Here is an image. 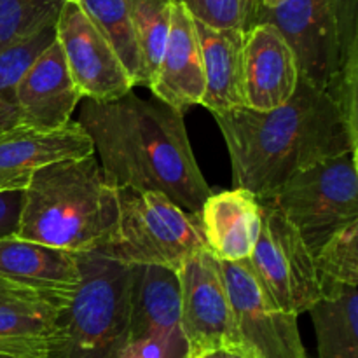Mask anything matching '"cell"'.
Masks as SVG:
<instances>
[{
	"mask_svg": "<svg viewBox=\"0 0 358 358\" xmlns=\"http://www.w3.org/2000/svg\"><path fill=\"white\" fill-rule=\"evenodd\" d=\"M77 122L115 191L161 192L191 215L213 192L196 163L184 114L163 101L133 91L117 100H84Z\"/></svg>",
	"mask_w": 358,
	"mask_h": 358,
	"instance_id": "6da1fadb",
	"label": "cell"
},
{
	"mask_svg": "<svg viewBox=\"0 0 358 358\" xmlns=\"http://www.w3.org/2000/svg\"><path fill=\"white\" fill-rule=\"evenodd\" d=\"M213 117L229 152L234 187L261 201L271 199L297 171L358 150L327 91L301 77L282 107L269 112L241 108Z\"/></svg>",
	"mask_w": 358,
	"mask_h": 358,
	"instance_id": "7a4b0ae2",
	"label": "cell"
},
{
	"mask_svg": "<svg viewBox=\"0 0 358 358\" xmlns=\"http://www.w3.org/2000/svg\"><path fill=\"white\" fill-rule=\"evenodd\" d=\"M119 220L117 191L96 156L59 161L34 175L23 191L14 236L73 254L100 252Z\"/></svg>",
	"mask_w": 358,
	"mask_h": 358,
	"instance_id": "3957f363",
	"label": "cell"
},
{
	"mask_svg": "<svg viewBox=\"0 0 358 358\" xmlns=\"http://www.w3.org/2000/svg\"><path fill=\"white\" fill-rule=\"evenodd\" d=\"M83 282L58 313V341L48 358H121L129 338L136 266L98 252L79 254Z\"/></svg>",
	"mask_w": 358,
	"mask_h": 358,
	"instance_id": "277c9868",
	"label": "cell"
},
{
	"mask_svg": "<svg viewBox=\"0 0 358 358\" xmlns=\"http://www.w3.org/2000/svg\"><path fill=\"white\" fill-rule=\"evenodd\" d=\"M119 220L98 254L124 266H159L178 271L206 243L198 215L184 212L161 192L119 189Z\"/></svg>",
	"mask_w": 358,
	"mask_h": 358,
	"instance_id": "5b68a950",
	"label": "cell"
},
{
	"mask_svg": "<svg viewBox=\"0 0 358 358\" xmlns=\"http://www.w3.org/2000/svg\"><path fill=\"white\" fill-rule=\"evenodd\" d=\"M357 164V154L346 150L297 171L269 199L313 254L332 233L358 220Z\"/></svg>",
	"mask_w": 358,
	"mask_h": 358,
	"instance_id": "8992f818",
	"label": "cell"
},
{
	"mask_svg": "<svg viewBox=\"0 0 358 358\" xmlns=\"http://www.w3.org/2000/svg\"><path fill=\"white\" fill-rule=\"evenodd\" d=\"M261 212V233L247 259L248 266L283 311L294 315L310 311L320 299L313 252L269 199H262Z\"/></svg>",
	"mask_w": 358,
	"mask_h": 358,
	"instance_id": "52a82bcc",
	"label": "cell"
},
{
	"mask_svg": "<svg viewBox=\"0 0 358 358\" xmlns=\"http://www.w3.org/2000/svg\"><path fill=\"white\" fill-rule=\"evenodd\" d=\"M229 296L240 358H308L297 327V315L271 299L247 259L220 262Z\"/></svg>",
	"mask_w": 358,
	"mask_h": 358,
	"instance_id": "ba28073f",
	"label": "cell"
},
{
	"mask_svg": "<svg viewBox=\"0 0 358 358\" xmlns=\"http://www.w3.org/2000/svg\"><path fill=\"white\" fill-rule=\"evenodd\" d=\"M177 276L187 357L199 358L215 352L236 355V327L220 261L205 248L189 257L178 268Z\"/></svg>",
	"mask_w": 358,
	"mask_h": 358,
	"instance_id": "9c48e42d",
	"label": "cell"
},
{
	"mask_svg": "<svg viewBox=\"0 0 358 358\" xmlns=\"http://www.w3.org/2000/svg\"><path fill=\"white\" fill-rule=\"evenodd\" d=\"M269 23L296 56L299 77L327 91L339 69V44L332 0H285L268 9L259 3L255 24Z\"/></svg>",
	"mask_w": 358,
	"mask_h": 358,
	"instance_id": "30bf717a",
	"label": "cell"
},
{
	"mask_svg": "<svg viewBox=\"0 0 358 358\" xmlns=\"http://www.w3.org/2000/svg\"><path fill=\"white\" fill-rule=\"evenodd\" d=\"M56 41L84 100H117L135 87L121 59L79 3L63 6L56 23Z\"/></svg>",
	"mask_w": 358,
	"mask_h": 358,
	"instance_id": "8fae6325",
	"label": "cell"
},
{
	"mask_svg": "<svg viewBox=\"0 0 358 358\" xmlns=\"http://www.w3.org/2000/svg\"><path fill=\"white\" fill-rule=\"evenodd\" d=\"M0 280L34 294L56 311L72 304L83 271L79 254L14 236L0 238Z\"/></svg>",
	"mask_w": 358,
	"mask_h": 358,
	"instance_id": "7c38bea8",
	"label": "cell"
},
{
	"mask_svg": "<svg viewBox=\"0 0 358 358\" xmlns=\"http://www.w3.org/2000/svg\"><path fill=\"white\" fill-rule=\"evenodd\" d=\"M93 154V142L77 121L55 129L14 126L0 133V192H23L42 168Z\"/></svg>",
	"mask_w": 358,
	"mask_h": 358,
	"instance_id": "4fadbf2b",
	"label": "cell"
},
{
	"mask_svg": "<svg viewBox=\"0 0 358 358\" xmlns=\"http://www.w3.org/2000/svg\"><path fill=\"white\" fill-rule=\"evenodd\" d=\"M83 100L55 38L34 59L16 86L20 122L42 129L62 128Z\"/></svg>",
	"mask_w": 358,
	"mask_h": 358,
	"instance_id": "5bb4252c",
	"label": "cell"
},
{
	"mask_svg": "<svg viewBox=\"0 0 358 358\" xmlns=\"http://www.w3.org/2000/svg\"><path fill=\"white\" fill-rule=\"evenodd\" d=\"M299 84L296 56L278 30L257 23L245 34L247 108L269 112L292 98Z\"/></svg>",
	"mask_w": 358,
	"mask_h": 358,
	"instance_id": "9a60e30c",
	"label": "cell"
},
{
	"mask_svg": "<svg viewBox=\"0 0 358 358\" xmlns=\"http://www.w3.org/2000/svg\"><path fill=\"white\" fill-rule=\"evenodd\" d=\"M149 90L156 100L180 114L203 101L205 72L196 24L189 10L178 2L171 9L170 34Z\"/></svg>",
	"mask_w": 358,
	"mask_h": 358,
	"instance_id": "2e32d148",
	"label": "cell"
},
{
	"mask_svg": "<svg viewBox=\"0 0 358 358\" xmlns=\"http://www.w3.org/2000/svg\"><path fill=\"white\" fill-rule=\"evenodd\" d=\"M198 220L206 248L217 261H245L261 233V201L238 187L212 192L203 203Z\"/></svg>",
	"mask_w": 358,
	"mask_h": 358,
	"instance_id": "e0dca14e",
	"label": "cell"
},
{
	"mask_svg": "<svg viewBox=\"0 0 358 358\" xmlns=\"http://www.w3.org/2000/svg\"><path fill=\"white\" fill-rule=\"evenodd\" d=\"M196 24L201 49L205 94L203 107L213 115L247 108L245 98V34L241 30H213Z\"/></svg>",
	"mask_w": 358,
	"mask_h": 358,
	"instance_id": "ac0fdd59",
	"label": "cell"
},
{
	"mask_svg": "<svg viewBox=\"0 0 358 358\" xmlns=\"http://www.w3.org/2000/svg\"><path fill=\"white\" fill-rule=\"evenodd\" d=\"M185 343L180 317L177 271L159 266H136L129 315V339Z\"/></svg>",
	"mask_w": 358,
	"mask_h": 358,
	"instance_id": "d6986e66",
	"label": "cell"
},
{
	"mask_svg": "<svg viewBox=\"0 0 358 358\" xmlns=\"http://www.w3.org/2000/svg\"><path fill=\"white\" fill-rule=\"evenodd\" d=\"M58 313L45 304L0 306V357L48 358L58 341Z\"/></svg>",
	"mask_w": 358,
	"mask_h": 358,
	"instance_id": "ffe728a7",
	"label": "cell"
},
{
	"mask_svg": "<svg viewBox=\"0 0 358 358\" xmlns=\"http://www.w3.org/2000/svg\"><path fill=\"white\" fill-rule=\"evenodd\" d=\"M318 358H358V292L341 287L322 296L310 310Z\"/></svg>",
	"mask_w": 358,
	"mask_h": 358,
	"instance_id": "44dd1931",
	"label": "cell"
},
{
	"mask_svg": "<svg viewBox=\"0 0 358 358\" xmlns=\"http://www.w3.org/2000/svg\"><path fill=\"white\" fill-rule=\"evenodd\" d=\"M175 0H129V16L140 55V79L136 86L150 87L170 34Z\"/></svg>",
	"mask_w": 358,
	"mask_h": 358,
	"instance_id": "7402d4cb",
	"label": "cell"
},
{
	"mask_svg": "<svg viewBox=\"0 0 358 358\" xmlns=\"http://www.w3.org/2000/svg\"><path fill=\"white\" fill-rule=\"evenodd\" d=\"M79 7L110 44L133 86L140 79V55L129 16V0H80Z\"/></svg>",
	"mask_w": 358,
	"mask_h": 358,
	"instance_id": "603a6c76",
	"label": "cell"
},
{
	"mask_svg": "<svg viewBox=\"0 0 358 358\" xmlns=\"http://www.w3.org/2000/svg\"><path fill=\"white\" fill-rule=\"evenodd\" d=\"M320 297L358 285V220L332 233L315 252Z\"/></svg>",
	"mask_w": 358,
	"mask_h": 358,
	"instance_id": "cb8c5ba5",
	"label": "cell"
},
{
	"mask_svg": "<svg viewBox=\"0 0 358 358\" xmlns=\"http://www.w3.org/2000/svg\"><path fill=\"white\" fill-rule=\"evenodd\" d=\"M63 0H0V52L55 28Z\"/></svg>",
	"mask_w": 358,
	"mask_h": 358,
	"instance_id": "d4e9b609",
	"label": "cell"
},
{
	"mask_svg": "<svg viewBox=\"0 0 358 358\" xmlns=\"http://www.w3.org/2000/svg\"><path fill=\"white\" fill-rule=\"evenodd\" d=\"M56 38V27L0 52V133L21 124L16 86L34 59Z\"/></svg>",
	"mask_w": 358,
	"mask_h": 358,
	"instance_id": "484cf974",
	"label": "cell"
},
{
	"mask_svg": "<svg viewBox=\"0 0 358 358\" xmlns=\"http://www.w3.org/2000/svg\"><path fill=\"white\" fill-rule=\"evenodd\" d=\"M182 3L192 20L213 30L248 31L255 24L261 0H175Z\"/></svg>",
	"mask_w": 358,
	"mask_h": 358,
	"instance_id": "4316f807",
	"label": "cell"
},
{
	"mask_svg": "<svg viewBox=\"0 0 358 358\" xmlns=\"http://www.w3.org/2000/svg\"><path fill=\"white\" fill-rule=\"evenodd\" d=\"M358 52L348 56L339 65L338 72L331 79L327 86L329 96L334 101L339 115L346 126L350 138L358 145Z\"/></svg>",
	"mask_w": 358,
	"mask_h": 358,
	"instance_id": "83f0119b",
	"label": "cell"
},
{
	"mask_svg": "<svg viewBox=\"0 0 358 358\" xmlns=\"http://www.w3.org/2000/svg\"><path fill=\"white\" fill-rule=\"evenodd\" d=\"M338 28L339 65L358 52V0H332Z\"/></svg>",
	"mask_w": 358,
	"mask_h": 358,
	"instance_id": "f1b7e54d",
	"label": "cell"
},
{
	"mask_svg": "<svg viewBox=\"0 0 358 358\" xmlns=\"http://www.w3.org/2000/svg\"><path fill=\"white\" fill-rule=\"evenodd\" d=\"M187 345L185 343L164 341V339H129L122 348L121 358H185Z\"/></svg>",
	"mask_w": 358,
	"mask_h": 358,
	"instance_id": "f546056e",
	"label": "cell"
},
{
	"mask_svg": "<svg viewBox=\"0 0 358 358\" xmlns=\"http://www.w3.org/2000/svg\"><path fill=\"white\" fill-rule=\"evenodd\" d=\"M23 192H0V238L10 236L16 231Z\"/></svg>",
	"mask_w": 358,
	"mask_h": 358,
	"instance_id": "4dcf8cb0",
	"label": "cell"
},
{
	"mask_svg": "<svg viewBox=\"0 0 358 358\" xmlns=\"http://www.w3.org/2000/svg\"><path fill=\"white\" fill-rule=\"evenodd\" d=\"M7 304H42L37 297L21 287L0 280V306Z\"/></svg>",
	"mask_w": 358,
	"mask_h": 358,
	"instance_id": "1f68e13d",
	"label": "cell"
},
{
	"mask_svg": "<svg viewBox=\"0 0 358 358\" xmlns=\"http://www.w3.org/2000/svg\"><path fill=\"white\" fill-rule=\"evenodd\" d=\"M282 2H285V0H261V6L268 7V9H273V7L280 6Z\"/></svg>",
	"mask_w": 358,
	"mask_h": 358,
	"instance_id": "d6a6232c",
	"label": "cell"
},
{
	"mask_svg": "<svg viewBox=\"0 0 358 358\" xmlns=\"http://www.w3.org/2000/svg\"><path fill=\"white\" fill-rule=\"evenodd\" d=\"M224 352H215V353H210V355H205L203 358H222Z\"/></svg>",
	"mask_w": 358,
	"mask_h": 358,
	"instance_id": "836d02e7",
	"label": "cell"
},
{
	"mask_svg": "<svg viewBox=\"0 0 358 358\" xmlns=\"http://www.w3.org/2000/svg\"><path fill=\"white\" fill-rule=\"evenodd\" d=\"M222 358H240L236 355H231V353H222Z\"/></svg>",
	"mask_w": 358,
	"mask_h": 358,
	"instance_id": "e575fe53",
	"label": "cell"
},
{
	"mask_svg": "<svg viewBox=\"0 0 358 358\" xmlns=\"http://www.w3.org/2000/svg\"><path fill=\"white\" fill-rule=\"evenodd\" d=\"M63 2H65V3H79L80 0H63Z\"/></svg>",
	"mask_w": 358,
	"mask_h": 358,
	"instance_id": "d590c367",
	"label": "cell"
},
{
	"mask_svg": "<svg viewBox=\"0 0 358 358\" xmlns=\"http://www.w3.org/2000/svg\"><path fill=\"white\" fill-rule=\"evenodd\" d=\"M185 358H192V357H185ZM199 358H203V357H199Z\"/></svg>",
	"mask_w": 358,
	"mask_h": 358,
	"instance_id": "8d00e7d4",
	"label": "cell"
},
{
	"mask_svg": "<svg viewBox=\"0 0 358 358\" xmlns=\"http://www.w3.org/2000/svg\"><path fill=\"white\" fill-rule=\"evenodd\" d=\"M0 358H3V357H0Z\"/></svg>",
	"mask_w": 358,
	"mask_h": 358,
	"instance_id": "74e56055",
	"label": "cell"
}]
</instances>
